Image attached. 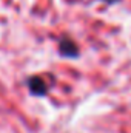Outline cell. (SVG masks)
I'll list each match as a JSON object with an SVG mask.
<instances>
[{
	"instance_id": "obj_1",
	"label": "cell",
	"mask_w": 131,
	"mask_h": 133,
	"mask_svg": "<svg viewBox=\"0 0 131 133\" xmlns=\"http://www.w3.org/2000/svg\"><path fill=\"white\" fill-rule=\"evenodd\" d=\"M59 53H60V56L68 57V59H76L80 54L77 43L69 37H62L59 40Z\"/></svg>"
},
{
	"instance_id": "obj_2",
	"label": "cell",
	"mask_w": 131,
	"mask_h": 133,
	"mask_svg": "<svg viewBox=\"0 0 131 133\" xmlns=\"http://www.w3.org/2000/svg\"><path fill=\"white\" fill-rule=\"evenodd\" d=\"M26 85H28L30 93L33 96H45L48 93V84L40 76H31V77H28Z\"/></svg>"
},
{
	"instance_id": "obj_3",
	"label": "cell",
	"mask_w": 131,
	"mask_h": 133,
	"mask_svg": "<svg viewBox=\"0 0 131 133\" xmlns=\"http://www.w3.org/2000/svg\"><path fill=\"white\" fill-rule=\"evenodd\" d=\"M102 2H105V3H108V5H114V3H119L120 0H102Z\"/></svg>"
}]
</instances>
